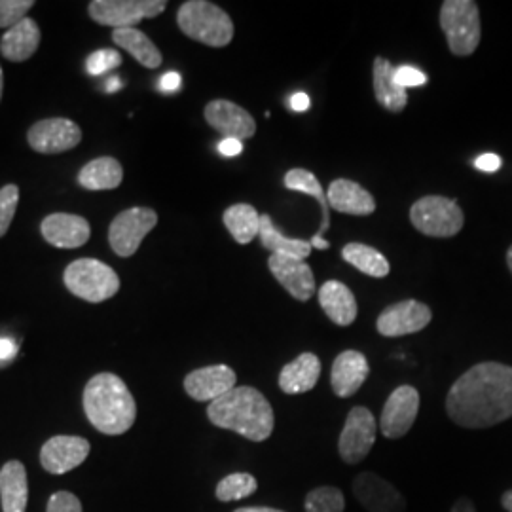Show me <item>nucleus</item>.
Segmentation results:
<instances>
[{"label":"nucleus","instance_id":"7c9ffc66","mask_svg":"<svg viewBox=\"0 0 512 512\" xmlns=\"http://www.w3.org/2000/svg\"><path fill=\"white\" fill-rule=\"evenodd\" d=\"M342 258L348 262L349 266L357 268L359 272L374 277V279H382L389 275V262L380 251H376L374 247H368L365 243H348L342 249Z\"/></svg>","mask_w":512,"mask_h":512},{"label":"nucleus","instance_id":"603ef678","mask_svg":"<svg viewBox=\"0 0 512 512\" xmlns=\"http://www.w3.org/2000/svg\"><path fill=\"white\" fill-rule=\"evenodd\" d=\"M2 88H4V74H2V67H0V99H2Z\"/></svg>","mask_w":512,"mask_h":512},{"label":"nucleus","instance_id":"2f4dec72","mask_svg":"<svg viewBox=\"0 0 512 512\" xmlns=\"http://www.w3.org/2000/svg\"><path fill=\"white\" fill-rule=\"evenodd\" d=\"M285 186L293 192H302V194H308L311 198H315L317 203L321 205V211H323V224L317 232V238H321L330 226L329 217V200H327V194L323 190L321 183L317 181V177L308 171V169H291L287 175H285Z\"/></svg>","mask_w":512,"mask_h":512},{"label":"nucleus","instance_id":"aec40b11","mask_svg":"<svg viewBox=\"0 0 512 512\" xmlns=\"http://www.w3.org/2000/svg\"><path fill=\"white\" fill-rule=\"evenodd\" d=\"M368 372H370V366L361 351H355V349L342 351L336 357L330 372L332 391L342 399L353 397L361 389V385L365 384Z\"/></svg>","mask_w":512,"mask_h":512},{"label":"nucleus","instance_id":"a211bd4d","mask_svg":"<svg viewBox=\"0 0 512 512\" xmlns=\"http://www.w3.org/2000/svg\"><path fill=\"white\" fill-rule=\"evenodd\" d=\"M268 268L275 281L298 302H308L315 294V277L306 260L294 256L270 255Z\"/></svg>","mask_w":512,"mask_h":512},{"label":"nucleus","instance_id":"423d86ee","mask_svg":"<svg viewBox=\"0 0 512 512\" xmlns=\"http://www.w3.org/2000/svg\"><path fill=\"white\" fill-rule=\"evenodd\" d=\"M63 281L74 296L92 304L110 300L120 291L118 274L95 258H78L71 262L63 274Z\"/></svg>","mask_w":512,"mask_h":512},{"label":"nucleus","instance_id":"49530a36","mask_svg":"<svg viewBox=\"0 0 512 512\" xmlns=\"http://www.w3.org/2000/svg\"><path fill=\"white\" fill-rule=\"evenodd\" d=\"M122 88V80L120 78H116V76H112V78H109V82H107V86H105V90L107 92H118Z\"/></svg>","mask_w":512,"mask_h":512},{"label":"nucleus","instance_id":"79ce46f5","mask_svg":"<svg viewBox=\"0 0 512 512\" xmlns=\"http://www.w3.org/2000/svg\"><path fill=\"white\" fill-rule=\"evenodd\" d=\"M219 152L226 158H234L243 152V143L238 139H222L219 143Z\"/></svg>","mask_w":512,"mask_h":512},{"label":"nucleus","instance_id":"e433bc0d","mask_svg":"<svg viewBox=\"0 0 512 512\" xmlns=\"http://www.w3.org/2000/svg\"><path fill=\"white\" fill-rule=\"evenodd\" d=\"M120 65H122V55L118 54L116 50H97L86 61L88 73L93 74V76L109 73Z\"/></svg>","mask_w":512,"mask_h":512},{"label":"nucleus","instance_id":"6e6552de","mask_svg":"<svg viewBox=\"0 0 512 512\" xmlns=\"http://www.w3.org/2000/svg\"><path fill=\"white\" fill-rule=\"evenodd\" d=\"M165 0H93L88 6L90 18L114 29H135L143 19L165 12Z\"/></svg>","mask_w":512,"mask_h":512},{"label":"nucleus","instance_id":"8fccbe9b","mask_svg":"<svg viewBox=\"0 0 512 512\" xmlns=\"http://www.w3.org/2000/svg\"><path fill=\"white\" fill-rule=\"evenodd\" d=\"M501 503H503V507H505L507 511L512 512V490H509L507 494L503 495Z\"/></svg>","mask_w":512,"mask_h":512},{"label":"nucleus","instance_id":"72a5a7b5","mask_svg":"<svg viewBox=\"0 0 512 512\" xmlns=\"http://www.w3.org/2000/svg\"><path fill=\"white\" fill-rule=\"evenodd\" d=\"M346 501L338 488L321 486L306 497V512H344Z\"/></svg>","mask_w":512,"mask_h":512},{"label":"nucleus","instance_id":"473e14b6","mask_svg":"<svg viewBox=\"0 0 512 512\" xmlns=\"http://www.w3.org/2000/svg\"><path fill=\"white\" fill-rule=\"evenodd\" d=\"M258 488L255 476L249 473H234L222 478L217 486V499L228 503V501H239L249 495H253Z\"/></svg>","mask_w":512,"mask_h":512},{"label":"nucleus","instance_id":"f03ea898","mask_svg":"<svg viewBox=\"0 0 512 512\" xmlns=\"http://www.w3.org/2000/svg\"><path fill=\"white\" fill-rule=\"evenodd\" d=\"M207 418L220 429L234 431L253 442H264L274 433L275 416L268 399L249 385L234 387L207 406Z\"/></svg>","mask_w":512,"mask_h":512},{"label":"nucleus","instance_id":"2eb2a0df","mask_svg":"<svg viewBox=\"0 0 512 512\" xmlns=\"http://www.w3.org/2000/svg\"><path fill=\"white\" fill-rule=\"evenodd\" d=\"M90 442L82 437L57 435L48 440L40 450V463L52 475H65L82 465L90 456Z\"/></svg>","mask_w":512,"mask_h":512},{"label":"nucleus","instance_id":"7ed1b4c3","mask_svg":"<svg viewBox=\"0 0 512 512\" xmlns=\"http://www.w3.org/2000/svg\"><path fill=\"white\" fill-rule=\"evenodd\" d=\"M84 412L103 435H124L137 420V404L126 382L110 372L93 376L84 389Z\"/></svg>","mask_w":512,"mask_h":512},{"label":"nucleus","instance_id":"f704fd0d","mask_svg":"<svg viewBox=\"0 0 512 512\" xmlns=\"http://www.w3.org/2000/svg\"><path fill=\"white\" fill-rule=\"evenodd\" d=\"M19 188L16 184H6L0 188V238L6 236L16 209H18Z\"/></svg>","mask_w":512,"mask_h":512},{"label":"nucleus","instance_id":"39448f33","mask_svg":"<svg viewBox=\"0 0 512 512\" xmlns=\"http://www.w3.org/2000/svg\"><path fill=\"white\" fill-rule=\"evenodd\" d=\"M440 29L444 31L448 48L454 55L467 57L475 54L482 27L480 12L473 0H446L440 8Z\"/></svg>","mask_w":512,"mask_h":512},{"label":"nucleus","instance_id":"a18cd8bd","mask_svg":"<svg viewBox=\"0 0 512 512\" xmlns=\"http://www.w3.org/2000/svg\"><path fill=\"white\" fill-rule=\"evenodd\" d=\"M452 512H476L475 511V505L469 501V499H459V501H456V505L452 507Z\"/></svg>","mask_w":512,"mask_h":512},{"label":"nucleus","instance_id":"cd10ccee","mask_svg":"<svg viewBox=\"0 0 512 512\" xmlns=\"http://www.w3.org/2000/svg\"><path fill=\"white\" fill-rule=\"evenodd\" d=\"M112 42L116 46H120L122 50H126L133 59H137L147 69H158L164 61L158 46L137 27L135 29H114Z\"/></svg>","mask_w":512,"mask_h":512},{"label":"nucleus","instance_id":"6ab92c4d","mask_svg":"<svg viewBox=\"0 0 512 512\" xmlns=\"http://www.w3.org/2000/svg\"><path fill=\"white\" fill-rule=\"evenodd\" d=\"M44 239L57 249H78L92 236L90 222L71 213H54L40 224Z\"/></svg>","mask_w":512,"mask_h":512},{"label":"nucleus","instance_id":"37998d69","mask_svg":"<svg viewBox=\"0 0 512 512\" xmlns=\"http://www.w3.org/2000/svg\"><path fill=\"white\" fill-rule=\"evenodd\" d=\"M18 353V346L10 338H0V361H10Z\"/></svg>","mask_w":512,"mask_h":512},{"label":"nucleus","instance_id":"de8ad7c7","mask_svg":"<svg viewBox=\"0 0 512 512\" xmlns=\"http://www.w3.org/2000/svg\"><path fill=\"white\" fill-rule=\"evenodd\" d=\"M311 247H317V249H321V251H327V249H330V243L323 238L313 236V239H311Z\"/></svg>","mask_w":512,"mask_h":512},{"label":"nucleus","instance_id":"4c0bfd02","mask_svg":"<svg viewBox=\"0 0 512 512\" xmlns=\"http://www.w3.org/2000/svg\"><path fill=\"white\" fill-rule=\"evenodd\" d=\"M393 78H395L397 86H401L403 90H408V88H420V86H425L427 80H429L427 74L421 73L420 69L410 67V65L397 67V69L393 71Z\"/></svg>","mask_w":512,"mask_h":512},{"label":"nucleus","instance_id":"9b49d317","mask_svg":"<svg viewBox=\"0 0 512 512\" xmlns=\"http://www.w3.org/2000/svg\"><path fill=\"white\" fill-rule=\"evenodd\" d=\"M420 410V393L412 385L397 387L382 410L380 429L387 439H401L404 437L414 421L418 418Z\"/></svg>","mask_w":512,"mask_h":512},{"label":"nucleus","instance_id":"c756f323","mask_svg":"<svg viewBox=\"0 0 512 512\" xmlns=\"http://www.w3.org/2000/svg\"><path fill=\"white\" fill-rule=\"evenodd\" d=\"M224 226L239 245H247L260 234V215L249 203H236L224 211Z\"/></svg>","mask_w":512,"mask_h":512},{"label":"nucleus","instance_id":"ea45409f","mask_svg":"<svg viewBox=\"0 0 512 512\" xmlns=\"http://www.w3.org/2000/svg\"><path fill=\"white\" fill-rule=\"evenodd\" d=\"M475 167L482 173H495L501 169V158L497 154H482L476 158Z\"/></svg>","mask_w":512,"mask_h":512},{"label":"nucleus","instance_id":"3c124183","mask_svg":"<svg viewBox=\"0 0 512 512\" xmlns=\"http://www.w3.org/2000/svg\"><path fill=\"white\" fill-rule=\"evenodd\" d=\"M507 264H509V270H511L512 274V245L509 247V251H507Z\"/></svg>","mask_w":512,"mask_h":512},{"label":"nucleus","instance_id":"dca6fc26","mask_svg":"<svg viewBox=\"0 0 512 512\" xmlns=\"http://www.w3.org/2000/svg\"><path fill=\"white\" fill-rule=\"evenodd\" d=\"M236 372L226 365L205 366L184 378V391L198 403H215L236 387Z\"/></svg>","mask_w":512,"mask_h":512},{"label":"nucleus","instance_id":"bb28decb","mask_svg":"<svg viewBox=\"0 0 512 512\" xmlns=\"http://www.w3.org/2000/svg\"><path fill=\"white\" fill-rule=\"evenodd\" d=\"M122 181H124V167L118 160H114L110 156L92 160L90 164L84 165L78 173V184L92 192L114 190L122 184Z\"/></svg>","mask_w":512,"mask_h":512},{"label":"nucleus","instance_id":"393cba45","mask_svg":"<svg viewBox=\"0 0 512 512\" xmlns=\"http://www.w3.org/2000/svg\"><path fill=\"white\" fill-rule=\"evenodd\" d=\"M372 82H374V95L376 101L380 103V107L385 110L399 114L406 109L408 105V92L403 90L401 86H397L393 71L395 67L389 63V59H385L382 55H378L374 59V67H372Z\"/></svg>","mask_w":512,"mask_h":512},{"label":"nucleus","instance_id":"09e8293b","mask_svg":"<svg viewBox=\"0 0 512 512\" xmlns=\"http://www.w3.org/2000/svg\"><path fill=\"white\" fill-rule=\"evenodd\" d=\"M234 512H285L277 511V509H270V507H245V509H238Z\"/></svg>","mask_w":512,"mask_h":512},{"label":"nucleus","instance_id":"412c9836","mask_svg":"<svg viewBox=\"0 0 512 512\" xmlns=\"http://www.w3.org/2000/svg\"><path fill=\"white\" fill-rule=\"evenodd\" d=\"M327 200L332 209L353 217H368L376 211V200L363 186L349 179L332 181L327 190Z\"/></svg>","mask_w":512,"mask_h":512},{"label":"nucleus","instance_id":"f8f14e48","mask_svg":"<svg viewBox=\"0 0 512 512\" xmlns=\"http://www.w3.org/2000/svg\"><path fill=\"white\" fill-rule=\"evenodd\" d=\"M431 319L433 313L429 306L418 300H403L380 313L376 329L385 338H401L425 329Z\"/></svg>","mask_w":512,"mask_h":512},{"label":"nucleus","instance_id":"f257e3e1","mask_svg":"<svg viewBox=\"0 0 512 512\" xmlns=\"http://www.w3.org/2000/svg\"><path fill=\"white\" fill-rule=\"evenodd\" d=\"M450 420L484 429L512 418V366L480 363L469 368L446 397Z\"/></svg>","mask_w":512,"mask_h":512},{"label":"nucleus","instance_id":"20e7f679","mask_svg":"<svg viewBox=\"0 0 512 512\" xmlns=\"http://www.w3.org/2000/svg\"><path fill=\"white\" fill-rule=\"evenodd\" d=\"M177 23L186 37L211 48H224L234 38L232 18L207 0L184 2L177 12Z\"/></svg>","mask_w":512,"mask_h":512},{"label":"nucleus","instance_id":"f3484780","mask_svg":"<svg viewBox=\"0 0 512 512\" xmlns=\"http://www.w3.org/2000/svg\"><path fill=\"white\" fill-rule=\"evenodd\" d=\"M353 494L368 512L406 511V501L401 492L374 473L357 475L353 482Z\"/></svg>","mask_w":512,"mask_h":512},{"label":"nucleus","instance_id":"4468645a","mask_svg":"<svg viewBox=\"0 0 512 512\" xmlns=\"http://www.w3.org/2000/svg\"><path fill=\"white\" fill-rule=\"evenodd\" d=\"M205 120L211 128L224 135V139L247 141L256 133L255 118L228 99H215L205 107Z\"/></svg>","mask_w":512,"mask_h":512},{"label":"nucleus","instance_id":"a878e982","mask_svg":"<svg viewBox=\"0 0 512 512\" xmlns=\"http://www.w3.org/2000/svg\"><path fill=\"white\" fill-rule=\"evenodd\" d=\"M0 497H2V511H27L29 482H27L25 465L21 461H8L0 469Z\"/></svg>","mask_w":512,"mask_h":512},{"label":"nucleus","instance_id":"0eeeda50","mask_svg":"<svg viewBox=\"0 0 512 512\" xmlns=\"http://www.w3.org/2000/svg\"><path fill=\"white\" fill-rule=\"evenodd\" d=\"M410 220L414 228L429 238H454L465 224L456 200L444 196H425L412 205Z\"/></svg>","mask_w":512,"mask_h":512},{"label":"nucleus","instance_id":"ddd939ff","mask_svg":"<svg viewBox=\"0 0 512 512\" xmlns=\"http://www.w3.org/2000/svg\"><path fill=\"white\" fill-rule=\"evenodd\" d=\"M27 141L40 154H61L80 145L82 129L69 118H46L29 129Z\"/></svg>","mask_w":512,"mask_h":512},{"label":"nucleus","instance_id":"4be33fe9","mask_svg":"<svg viewBox=\"0 0 512 512\" xmlns=\"http://www.w3.org/2000/svg\"><path fill=\"white\" fill-rule=\"evenodd\" d=\"M319 306L338 327H349L357 319V302L348 285L342 281H327L319 289Z\"/></svg>","mask_w":512,"mask_h":512},{"label":"nucleus","instance_id":"5701e85b","mask_svg":"<svg viewBox=\"0 0 512 512\" xmlns=\"http://www.w3.org/2000/svg\"><path fill=\"white\" fill-rule=\"evenodd\" d=\"M38 46H40V27L35 19L25 18L4 33V37L0 40V54L4 55L8 61L21 63L37 54Z\"/></svg>","mask_w":512,"mask_h":512},{"label":"nucleus","instance_id":"c85d7f7f","mask_svg":"<svg viewBox=\"0 0 512 512\" xmlns=\"http://www.w3.org/2000/svg\"><path fill=\"white\" fill-rule=\"evenodd\" d=\"M260 243L272 255H285L306 260L311 255V241L291 239L283 236L270 215H260Z\"/></svg>","mask_w":512,"mask_h":512},{"label":"nucleus","instance_id":"1a4fd4ad","mask_svg":"<svg viewBox=\"0 0 512 512\" xmlns=\"http://www.w3.org/2000/svg\"><path fill=\"white\" fill-rule=\"evenodd\" d=\"M158 213L150 207H131L110 222L109 243L118 256H133L156 228Z\"/></svg>","mask_w":512,"mask_h":512},{"label":"nucleus","instance_id":"b1692460","mask_svg":"<svg viewBox=\"0 0 512 512\" xmlns=\"http://www.w3.org/2000/svg\"><path fill=\"white\" fill-rule=\"evenodd\" d=\"M321 376V361L313 353H302L293 363L283 366L279 374V387L287 395L311 391Z\"/></svg>","mask_w":512,"mask_h":512},{"label":"nucleus","instance_id":"c03bdc74","mask_svg":"<svg viewBox=\"0 0 512 512\" xmlns=\"http://www.w3.org/2000/svg\"><path fill=\"white\" fill-rule=\"evenodd\" d=\"M291 109L294 112H306V110L310 109L308 93H294L293 97H291Z\"/></svg>","mask_w":512,"mask_h":512},{"label":"nucleus","instance_id":"a19ab883","mask_svg":"<svg viewBox=\"0 0 512 512\" xmlns=\"http://www.w3.org/2000/svg\"><path fill=\"white\" fill-rule=\"evenodd\" d=\"M181 86H183V78H181V74L179 73H165L162 78H160V90L165 93H175L181 90Z\"/></svg>","mask_w":512,"mask_h":512},{"label":"nucleus","instance_id":"c9c22d12","mask_svg":"<svg viewBox=\"0 0 512 512\" xmlns=\"http://www.w3.org/2000/svg\"><path fill=\"white\" fill-rule=\"evenodd\" d=\"M35 6L33 0H0V29H12Z\"/></svg>","mask_w":512,"mask_h":512},{"label":"nucleus","instance_id":"58836bf2","mask_svg":"<svg viewBox=\"0 0 512 512\" xmlns=\"http://www.w3.org/2000/svg\"><path fill=\"white\" fill-rule=\"evenodd\" d=\"M46 512H82V503L71 492H57L50 497Z\"/></svg>","mask_w":512,"mask_h":512},{"label":"nucleus","instance_id":"9d476101","mask_svg":"<svg viewBox=\"0 0 512 512\" xmlns=\"http://www.w3.org/2000/svg\"><path fill=\"white\" fill-rule=\"evenodd\" d=\"M378 423L374 414L365 406H355L348 414L346 425L338 440L340 458L348 465H357L370 454L376 442Z\"/></svg>","mask_w":512,"mask_h":512}]
</instances>
